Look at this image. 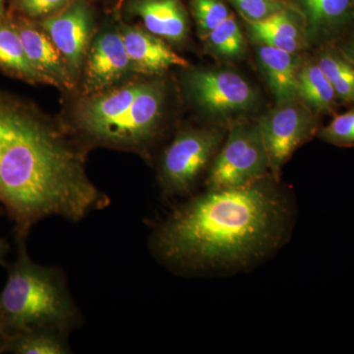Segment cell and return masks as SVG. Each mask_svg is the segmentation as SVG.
I'll use <instances>...</instances> for the list:
<instances>
[{"label":"cell","mask_w":354,"mask_h":354,"mask_svg":"<svg viewBox=\"0 0 354 354\" xmlns=\"http://www.w3.org/2000/svg\"><path fill=\"white\" fill-rule=\"evenodd\" d=\"M0 71L25 82L50 85L30 62L13 18L7 16L0 20Z\"/></svg>","instance_id":"obj_15"},{"label":"cell","mask_w":354,"mask_h":354,"mask_svg":"<svg viewBox=\"0 0 354 354\" xmlns=\"http://www.w3.org/2000/svg\"><path fill=\"white\" fill-rule=\"evenodd\" d=\"M74 0H13V8L23 17L43 20L59 13Z\"/></svg>","instance_id":"obj_22"},{"label":"cell","mask_w":354,"mask_h":354,"mask_svg":"<svg viewBox=\"0 0 354 354\" xmlns=\"http://www.w3.org/2000/svg\"><path fill=\"white\" fill-rule=\"evenodd\" d=\"M258 123L269 157L272 178L279 181L281 169L292 153L318 133L317 115L297 100L279 102Z\"/></svg>","instance_id":"obj_6"},{"label":"cell","mask_w":354,"mask_h":354,"mask_svg":"<svg viewBox=\"0 0 354 354\" xmlns=\"http://www.w3.org/2000/svg\"><path fill=\"white\" fill-rule=\"evenodd\" d=\"M118 31L135 73L157 75L171 67L188 66L187 60L150 32L127 25L121 26Z\"/></svg>","instance_id":"obj_11"},{"label":"cell","mask_w":354,"mask_h":354,"mask_svg":"<svg viewBox=\"0 0 354 354\" xmlns=\"http://www.w3.org/2000/svg\"><path fill=\"white\" fill-rule=\"evenodd\" d=\"M192 12L204 36L230 15L223 0H192Z\"/></svg>","instance_id":"obj_21"},{"label":"cell","mask_w":354,"mask_h":354,"mask_svg":"<svg viewBox=\"0 0 354 354\" xmlns=\"http://www.w3.org/2000/svg\"><path fill=\"white\" fill-rule=\"evenodd\" d=\"M69 335L51 329H34L11 335L4 353L14 354H67L71 353Z\"/></svg>","instance_id":"obj_18"},{"label":"cell","mask_w":354,"mask_h":354,"mask_svg":"<svg viewBox=\"0 0 354 354\" xmlns=\"http://www.w3.org/2000/svg\"><path fill=\"white\" fill-rule=\"evenodd\" d=\"M13 20L32 66L48 79L51 86L62 90H72L75 79L50 37L31 19L21 16Z\"/></svg>","instance_id":"obj_10"},{"label":"cell","mask_w":354,"mask_h":354,"mask_svg":"<svg viewBox=\"0 0 354 354\" xmlns=\"http://www.w3.org/2000/svg\"><path fill=\"white\" fill-rule=\"evenodd\" d=\"M256 22L260 23L268 29H271L272 31L288 37V38L295 39L304 43V34L300 32L299 27L295 20L291 17L288 10L281 11V12L274 14L264 20L256 21Z\"/></svg>","instance_id":"obj_25"},{"label":"cell","mask_w":354,"mask_h":354,"mask_svg":"<svg viewBox=\"0 0 354 354\" xmlns=\"http://www.w3.org/2000/svg\"><path fill=\"white\" fill-rule=\"evenodd\" d=\"M297 97L317 116L335 111L339 100L315 59L308 60L298 69Z\"/></svg>","instance_id":"obj_16"},{"label":"cell","mask_w":354,"mask_h":354,"mask_svg":"<svg viewBox=\"0 0 354 354\" xmlns=\"http://www.w3.org/2000/svg\"><path fill=\"white\" fill-rule=\"evenodd\" d=\"M293 220V202L264 178L190 197L157 225L149 244L160 263L180 274L241 271L283 246Z\"/></svg>","instance_id":"obj_1"},{"label":"cell","mask_w":354,"mask_h":354,"mask_svg":"<svg viewBox=\"0 0 354 354\" xmlns=\"http://www.w3.org/2000/svg\"><path fill=\"white\" fill-rule=\"evenodd\" d=\"M353 17H354V0H353Z\"/></svg>","instance_id":"obj_30"},{"label":"cell","mask_w":354,"mask_h":354,"mask_svg":"<svg viewBox=\"0 0 354 354\" xmlns=\"http://www.w3.org/2000/svg\"><path fill=\"white\" fill-rule=\"evenodd\" d=\"M319 138L337 147H354V108L337 114L329 124L318 131Z\"/></svg>","instance_id":"obj_20"},{"label":"cell","mask_w":354,"mask_h":354,"mask_svg":"<svg viewBox=\"0 0 354 354\" xmlns=\"http://www.w3.org/2000/svg\"><path fill=\"white\" fill-rule=\"evenodd\" d=\"M6 0H0V20L6 17Z\"/></svg>","instance_id":"obj_29"},{"label":"cell","mask_w":354,"mask_h":354,"mask_svg":"<svg viewBox=\"0 0 354 354\" xmlns=\"http://www.w3.org/2000/svg\"><path fill=\"white\" fill-rule=\"evenodd\" d=\"M205 37L209 48L223 57H239L245 48L241 26L232 15L228 16Z\"/></svg>","instance_id":"obj_19"},{"label":"cell","mask_w":354,"mask_h":354,"mask_svg":"<svg viewBox=\"0 0 354 354\" xmlns=\"http://www.w3.org/2000/svg\"><path fill=\"white\" fill-rule=\"evenodd\" d=\"M215 128L187 129L167 147L160 165V188L167 200L189 196L223 142Z\"/></svg>","instance_id":"obj_4"},{"label":"cell","mask_w":354,"mask_h":354,"mask_svg":"<svg viewBox=\"0 0 354 354\" xmlns=\"http://www.w3.org/2000/svg\"><path fill=\"white\" fill-rule=\"evenodd\" d=\"M130 11L158 38L179 43L187 35V16L179 0H133Z\"/></svg>","instance_id":"obj_12"},{"label":"cell","mask_w":354,"mask_h":354,"mask_svg":"<svg viewBox=\"0 0 354 354\" xmlns=\"http://www.w3.org/2000/svg\"><path fill=\"white\" fill-rule=\"evenodd\" d=\"M337 46L341 48L342 53L354 64V36L353 38L342 41V43L337 44Z\"/></svg>","instance_id":"obj_27"},{"label":"cell","mask_w":354,"mask_h":354,"mask_svg":"<svg viewBox=\"0 0 354 354\" xmlns=\"http://www.w3.org/2000/svg\"><path fill=\"white\" fill-rule=\"evenodd\" d=\"M17 239V258L9 266L0 292V309L10 337L34 329H51L70 335L81 322L78 307L70 295L62 269L37 264Z\"/></svg>","instance_id":"obj_3"},{"label":"cell","mask_w":354,"mask_h":354,"mask_svg":"<svg viewBox=\"0 0 354 354\" xmlns=\"http://www.w3.org/2000/svg\"><path fill=\"white\" fill-rule=\"evenodd\" d=\"M84 71L86 95L108 90L132 71L120 31L106 30L91 41Z\"/></svg>","instance_id":"obj_9"},{"label":"cell","mask_w":354,"mask_h":354,"mask_svg":"<svg viewBox=\"0 0 354 354\" xmlns=\"http://www.w3.org/2000/svg\"><path fill=\"white\" fill-rule=\"evenodd\" d=\"M245 21L249 28H250L254 38L260 41L261 44H266V46L295 53L299 50L300 46L304 44L301 41H297V39L283 36L278 32L268 29V28L261 25L260 23L256 22V21Z\"/></svg>","instance_id":"obj_24"},{"label":"cell","mask_w":354,"mask_h":354,"mask_svg":"<svg viewBox=\"0 0 354 354\" xmlns=\"http://www.w3.org/2000/svg\"><path fill=\"white\" fill-rule=\"evenodd\" d=\"M258 57L278 104L297 100L299 66L295 53L261 44Z\"/></svg>","instance_id":"obj_14"},{"label":"cell","mask_w":354,"mask_h":354,"mask_svg":"<svg viewBox=\"0 0 354 354\" xmlns=\"http://www.w3.org/2000/svg\"><path fill=\"white\" fill-rule=\"evenodd\" d=\"M337 100L342 104H354V64L337 44H325L315 57Z\"/></svg>","instance_id":"obj_17"},{"label":"cell","mask_w":354,"mask_h":354,"mask_svg":"<svg viewBox=\"0 0 354 354\" xmlns=\"http://www.w3.org/2000/svg\"><path fill=\"white\" fill-rule=\"evenodd\" d=\"M310 38L330 39L341 36L353 17V0H297Z\"/></svg>","instance_id":"obj_13"},{"label":"cell","mask_w":354,"mask_h":354,"mask_svg":"<svg viewBox=\"0 0 354 354\" xmlns=\"http://www.w3.org/2000/svg\"><path fill=\"white\" fill-rule=\"evenodd\" d=\"M9 251V244L4 239H0V264H3L4 258Z\"/></svg>","instance_id":"obj_28"},{"label":"cell","mask_w":354,"mask_h":354,"mask_svg":"<svg viewBox=\"0 0 354 354\" xmlns=\"http://www.w3.org/2000/svg\"><path fill=\"white\" fill-rule=\"evenodd\" d=\"M37 24L55 44L76 81L84 68L94 28L92 9L87 1L74 0L59 13Z\"/></svg>","instance_id":"obj_8"},{"label":"cell","mask_w":354,"mask_h":354,"mask_svg":"<svg viewBox=\"0 0 354 354\" xmlns=\"http://www.w3.org/2000/svg\"><path fill=\"white\" fill-rule=\"evenodd\" d=\"M0 204L16 239L50 216L72 223L111 199L88 176L86 147L32 104L0 91Z\"/></svg>","instance_id":"obj_2"},{"label":"cell","mask_w":354,"mask_h":354,"mask_svg":"<svg viewBox=\"0 0 354 354\" xmlns=\"http://www.w3.org/2000/svg\"><path fill=\"white\" fill-rule=\"evenodd\" d=\"M9 337H10V334H9L8 329H7L3 314H2L1 309H0V353H4Z\"/></svg>","instance_id":"obj_26"},{"label":"cell","mask_w":354,"mask_h":354,"mask_svg":"<svg viewBox=\"0 0 354 354\" xmlns=\"http://www.w3.org/2000/svg\"><path fill=\"white\" fill-rule=\"evenodd\" d=\"M269 171V157L259 125L237 123L214 158L207 188L243 187L266 178Z\"/></svg>","instance_id":"obj_5"},{"label":"cell","mask_w":354,"mask_h":354,"mask_svg":"<svg viewBox=\"0 0 354 354\" xmlns=\"http://www.w3.org/2000/svg\"><path fill=\"white\" fill-rule=\"evenodd\" d=\"M187 85L191 99L213 115L246 111L257 99L245 79L228 70H196L188 76Z\"/></svg>","instance_id":"obj_7"},{"label":"cell","mask_w":354,"mask_h":354,"mask_svg":"<svg viewBox=\"0 0 354 354\" xmlns=\"http://www.w3.org/2000/svg\"><path fill=\"white\" fill-rule=\"evenodd\" d=\"M241 11L244 19L264 20L281 11L288 10L290 6L283 0H232Z\"/></svg>","instance_id":"obj_23"}]
</instances>
